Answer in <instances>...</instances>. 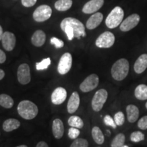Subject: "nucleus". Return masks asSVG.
I'll return each instance as SVG.
<instances>
[{"instance_id": "1", "label": "nucleus", "mask_w": 147, "mask_h": 147, "mask_svg": "<svg viewBox=\"0 0 147 147\" xmlns=\"http://www.w3.org/2000/svg\"><path fill=\"white\" fill-rule=\"evenodd\" d=\"M129 70V63L126 59L117 60L112 66V77L117 81H121L127 76Z\"/></svg>"}, {"instance_id": "2", "label": "nucleus", "mask_w": 147, "mask_h": 147, "mask_svg": "<svg viewBox=\"0 0 147 147\" xmlns=\"http://www.w3.org/2000/svg\"><path fill=\"white\" fill-rule=\"evenodd\" d=\"M18 113L22 118L26 120H32L38 115V108L34 102L29 100H23L18 104Z\"/></svg>"}, {"instance_id": "3", "label": "nucleus", "mask_w": 147, "mask_h": 147, "mask_svg": "<svg viewBox=\"0 0 147 147\" xmlns=\"http://www.w3.org/2000/svg\"><path fill=\"white\" fill-rule=\"evenodd\" d=\"M65 26H69L74 31V38L80 39L81 37L86 36L85 27L82 22L79 20L72 17H67L64 18L61 23V29Z\"/></svg>"}, {"instance_id": "4", "label": "nucleus", "mask_w": 147, "mask_h": 147, "mask_svg": "<svg viewBox=\"0 0 147 147\" xmlns=\"http://www.w3.org/2000/svg\"><path fill=\"white\" fill-rule=\"evenodd\" d=\"M124 16V11L121 7L117 6L108 14L106 19V25L110 29H115L121 25Z\"/></svg>"}, {"instance_id": "5", "label": "nucleus", "mask_w": 147, "mask_h": 147, "mask_svg": "<svg viewBox=\"0 0 147 147\" xmlns=\"http://www.w3.org/2000/svg\"><path fill=\"white\" fill-rule=\"evenodd\" d=\"M108 92L106 89H101L95 93L91 101V107L95 112H100L103 108L108 99Z\"/></svg>"}, {"instance_id": "6", "label": "nucleus", "mask_w": 147, "mask_h": 147, "mask_svg": "<svg viewBox=\"0 0 147 147\" xmlns=\"http://www.w3.org/2000/svg\"><path fill=\"white\" fill-rule=\"evenodd\" d=\"M52 15V9L48 5H41L38 7L33 14L34 21L38 23L49 20Z\"/></svg>"}, {"instance_id": "7", "label": "nucleus", "mask_w": 147, "mask_h": 147, "mask_svg": "<svg viewBox=\"0 0 147 147\" xmlns=\"http://www.w3.org/2000/svg\"><path fill=\"white\" fill-rule=\"evenodd\" d=\"M115 42V35L110 32H105L97 38L95 41V45L101 49H108L113 47Z\"/></svg>"}, {"instance_id": "8", "label": "nucleus", "mask_w": 147, "mask_h": 147, "mask_svg": "<svg viewBox=\"0 0 147 147\" xmlns=\"http://www.w3.org/2000/svg\"><path fill=\"white\" fill-rule=\"evenodd\" d=\"M99 84V77L95 74H92L87 76L80 84V89L84 93L93 91Z\"/></svg>"}, {"instance_id": "9", "label": "nucleus", "mask_w": 147, "mask_h": 147, "mask_svg": "<svg viewBox=\"0 0 147 147\" xmlns=\"http://www.w3.org/2000/svg\"><path fill=\"white\" fill-rule=\"evenodd\" d=\"M72 65V56L69 53H65L61 57L58 63V72L61 75L66 74L70 70Z\"/></svg>"}, {"instance_id": "10", "label": "nucleus", "mask_w": 147, "mask_h": 147, "mask_svg": "<svg viewBox=\"0 0 147 147\" xmlns=\"http://www.w3.org/2000/svg\"><path fill=\"white\" fill-rule=\"evenodd\" d=\"M140 21V16L138 14H133L127 17L120 25L121 31L123 32H127L131 30L134 27L138 25Z\"/></svg>"}, {"instance_id": "11", "label": "nucleus", "mask_w": 147, "mask_h": 147, "mask_svg": "<svg viewBox=\"0 0 147 147\" xmlns=\"http://www.w3.org/2000/svg\"><path fill=\"white\" fill-rule=\"evenodd\" d=\"M18 81L21 84L25 85L31 81L30 68L28 64L23 63L19 65L17 70Z\"/></svg>"}, {"instance_id": "12", "label": "nucleus", "mask_w": 147, "mask_h": 147, "mask_svg": "<svg viewBox=\"0 0 147 147\" xmlns=\"http://www.w3.org/2000/svg\"><path fill=\"white\" fill-rule=\"evenodd\" d=\"M1 42L3 49L5 51H12L16 45V37L13 33L5 32L3 34Z\"/></svg>"}, {"instance_id": "13", "label": "nucleus", "mask_w": 147, "mask_h": 147, "mask_svg": "<svg viewBox=\"0 0 147 147\" xmlns=\"http://www.w3.org/2000/svg\"><path fill=\"white\" fill-rule=\"evenodd\" d=\"M104 3V0H90L84 4L82 8V12L84 14L95 13L102 8Z\"/></svg>"}, {"instance_id": "14", "label": "nucleus", "mask_w": 147, "mask_h": 147, "mask_svg": "<svg viewBox=\"0 0 147 147\" xmlns=\"http://www.w3.org/2000/svg\"><path fill=\"white\" fill-rule=\"evenodd\" d=\"M67 97V91L63 87H57L54 90L51 95V101L55 105L63 104Z\"/></svg>"}, {"instance_id": "15", "label": "nucleus", "mask_w": 147, "mask_h": 147, "mask_svg": "<svg viewBox=\"0 0 147 147\" xmlns=\"http://www.w3.org/2000/svg\"><path fill=\"white\" fill-rule=\"evenodd\" d=\"M80 96H79L78 92H73L72 94L69 97L68 102H67V112L69 114H73L78 110L80 105Z\"/></svg>"}, {"instance_id": "16", "label": "nucleus", "mask_w": 147, "mask_h": 147, "mask_svg": "<svg viewBox=\"0 0 147 147\" xmlns=\"http://www.w3.org/2000/svg\"><path fill=\"white\" fill-rule=\"evenodd\" d=\"M103 18L104 16L101 12H95L87 20L86 27L89 30L94 29L100 25L103 21Z\"/></svg>"}, {"instance_id": "17", "label": "nucleus", "mask_w": 147, "mask_h": 147, "mask_svg": "<svg viewBox=\"0 0 147 147\" xmlns=\"http://www.w3.org/2000/svg\"><path fill=\"white\" fill-rule=\"evenodd\" d=\"M147 68V54H142L137 59L134 65L136 73L142 74Z\"/></svg>"}, {"instance_id": "18", "label": "nucleus", "mask_w": 147, "mask_h": 147, "mask_svg": "<svg viewBox=\"0 0 147 147\" xmlns=\"http://www.w3.org/2000/svg\"><path fill=\"white\" fill-rule=\"evenodd\" d=\"M127 120L131 123H134L138 119L140 111L138 108L134 104H129L126 107Z\"/></svg>"}, {"instance_id": "19", "label": "nucleus", "mask_w": 147, "mask_h": 147, "mask_svg": "<svg viewBox=\"0 0 147 147\" xmlns=\"http://www.w3.org/2000/svg\"><path fill=\"white\" fill-rule=\"evenodd\" d=\"M52 131L54 137L56 139L61 138L64 134V126L62 121L59 119H56L53 121Z\"/></svg>"}, {"instance_id": "20", "label": "nucleus", "mask_w": 147, "mask_h": 147, "mask_svg": "<svg viewBox=\"0 0 147 147\" xmlns=\"http://www.w3.org/2000/svg\"><path fill=\"white\" fill-rule=\"evenodd\" d=\"M46 34L42 30H37L34 33L32 37L33 45L36 47H40L44 45L46 41Z\"/></svg>"}, {"instance_id": "21", "label": "nucleus", "mask_w": 147, "mask_h": 147, "mask_svg": "<svg viewBox=\"0 0 147 147\" xmlns=\"http://www.w3.org/2000/svg\"><path fill=\"white\" fill-rule=\"evenodd\" d=\"M21 125L20 121L15 119H8L3 123V129L6 132H10L15 130Z\"/></svg>"}, {"instance_id": "22", "label": "nucleus", "mask_w": 147, "mask_h": 147, "mask_svg": "<svg viewBox=\"0 0 147 147\" xmlns=\"http://www.w3.org/2000/svg\"><path fill=\"white\" fill-rule=\"evenodd\" d=\"M134 95L139 100H147V85L139 84L134 91Z\"/></svg>"}, {"instance_id": "23", "label": "nucleus", "mask_w": 147, "mask_h": 147, "mask_svg": "<svg viewBox=\"0 0 147 147\" xmlns=\"http://www.w3.org/2000/svg\"><path fill=\"white\" fill-rule=\"evenodd\" d=\"M93 140L97 144H102L104 142V136L100 128L97 126L93 127L91 131Z\"/></svg>"}, {"instance_id": "24", "label": "nucleus", "mask_w": 147, "mask_h": 147, "mask_svg": "<svg viewBox=\"0 0 147 147\" xmlns=\"http://www.w3.org/2000/svg\"><path fill=\"white\" fill-rule=\"evenodd\" d=\"M72 0H57L55 3V8L60 12L68 10L72 5Z\"/></svg>"}, {"instance_id": "25", "label": "nucleus", "mask_w": 147, "mask_h": 147, "mask_svg": "<svg viewBox=\"0 0 147 147\" xmlns=\"http://www.w3.org/2000/svg\"><path fill=\"white\" fill-rule=\"evenodd\" d=\"M14 105V100L7 94L0 95V106L5 108H11Z\"/></svg>"}, {"instance_id": "26", "label": "nucleus", "mask_w": 147, "mask_h": 147, "mask_svg": "<svg viewBox=\"0 0 147 147\" xmlns=\"http://www.w3.org/2000/svg\"><path fill=\"white\" fill-rule=\"evenodd\" d=\"M68 124L70 127L82 129L84 127V122L78 116H71L68 119Z\"/></svg>"}, {"instance_id": "27", "label": "nucleus", "mask_w": 147, "mask_h": 147, "mask_svg": "<svg viewBox=\"0 0 147 147\" xmlns=\"http://www.w3.org/2000/svg\"><path fill=\"white\" fill-rule=\"evenodd\" d=\"M125 141V136L123 134L120 133L117 134L111 142V147H121L124 145Z\"/></svg>"}, {"instance_id": "28", "label": "nucleus", "mask_w": 147, "mask_h": 147, "mask_svg": "<svg viewBox=\"0 0 147 147\" xmlns=\"http://www.w3.org/2000/svg\"><path fill=\"white\" fill-rule=\"evenodd\" d=\"M145 138L144 134L142 132L140 131H136L132 132L131 136H130V140L133 142H139L143 141Z\"/></svg>"}, {"instance_id": "29", "label": "nucleus", "mask_w": 147, "mask_h": 147, "mask_svg": "<svg viewBox=\"0 0 147 147\" xmlns=\"http://www.w3.org/2000/svg\"><path fill=\"white\" fill-rule=\"evenodd\" d=\"M51 61L49 57L44 59L42 61L36 63V69L37 70H44V69H47L49 66L51 65Z\"/></svg>"}, {"instance_id": "30", "label": "nucleus", "mask_w": 147, "mask_h": 147, "mask_svg": "<svg viewBox=\"0 0 147 147\" xmlns=\"http://www.w3.org/2000/svg\"><path fill=\"white\" fill-rule=\"evenodd\" d=\"M89 142L84 138H76L71 143L70 147H88Z\"/></svg>"}, {"instance_id": "31", "label": "nucleus", "mask_w": 147, "mask_h": 147, "mask_svg": "<svg viewBox=\"0 0 147 147\" xmlns=\"http://www.w3.org/2000/svg\"><path fill=\"white\" fill-rule=\"evenodd\" d=\"M114 120L115 121V123L117 125L121 126L124 124L125 123V116L122 112L119 111L115 115L114 117Z\"/></svg>"}, {"instance_id": "32", "label": "nucleus", "mask_w": 147, "mask_h": 147, "mask_svg": "<svg viewBox=\"0 0 147 147\" xmlns=\"http://www.w3.org/2000/svg\"><path fill=\"white\" fill-rule=\"evenodd\" d=\"M80 130L78 128L71 127L68 130V136L71 139H76L78 137V136L80 135Z\"/></svg>"}, {"instance_id": "33", "label": "nucleus", "mask_w": 147, "mask_h": 147, "mask_svg": "<svg viewBox=\"0 0 147 147\" xmlns=\"http://www.w3.org/2000/svg\"><path fill=\"white\" fill-rule=\"evenodd\" d=\"M104 123H105L106 125L110 126L114 129L117 128V125L115 123V121L114 119L110 117V115H106L104 118Z\"/></svg>"}, {"instance_id": "34", "label": "nucleus", "mask_w": 147, "mask_h": 147, "mask_svg": "<svg viewBox=\"0 0 147 147\" xmlns=\"http://www.w3.org/2000/svg\"><path fill=\"white\" fill-rule=\"evenodd\" d=\"M51 43L55 47L56 49H61V48L63 47L64 42L61 40L58 39V38L53 37L51 39Z\"/></svg>"}, {"instance_id": "35", "label": "nucleus", "mask_w": 147, "mask_h": 147, "mask_svg": "<svg viewBox=\"0 0 147 147\" xmlns=\"http://www.w3.org/2000/svg\"><path fill=\"white\" fill-rule=\"evenodd\" d=\"M138 127L142 130L147 129V116H144L138 122Z\"/></svg>"}, {"instance_id": "36", "label": "nucleus", "mask_w": 147, "mask_h": 147, "mask_svg": "<svg viewBox=\"0 0 147 147\" xmlns=\"http://www.w3.org/2000/svg\"><path fill=\"white\" fill-rule=\"evenodd\" d=\"M37 2V0H21V3L23 6L29 8V7H32L36 4Z\"/></svg>"}, {"instance_id": "37", "label": "nucleus", "mask_w": 147, "mask_h": 147, "mask_svg": "<svg viewBox=\"0 0 147 147\" xmlns=\"http://www.w3.org/2000/svg\"><path fill=\"white\" fill-rule=\"evenodd\" d=\"M6 60V55L2 50L0 49V63H3Z\"/></svg>"}, {"instance_id": "38", "label": "nucleus", "mask_w": 147, "mask_h": 147, "mask_svg": "<svg viewBox=\"0 0 147 147\" xmlns=\"http://www.w3.org/2000/svg\"><path fill=\"white\" fill-rule=\"evenodd\" d=\"M36 147H49V145L47 144V142H44V141H41L38 143V144L36 145Z\"/></svg>"}, {"instance_id": "39", "label": "nucleus", "mask_w": 147, "mask_h": 147, "mask_svg": "<svg viewBox=\"0 0 147 147\" xmlns=\"http://www.w3.org/2000/svg\"><path fill=\"white\" fill-rule=\"evenodd\" d=\"M5 76V72L3 69H0V80H2V79L4 78Z\"/></svg>"}, {"instance_id": "40", "label": "nucleus", "mask_w": 147, "mask_h": 147, "mask_svg": "<svg viewBox=\"0 0 147 147\" xmlns=\"http://www.w3.org/2000/svg\"><path fill=\"white\" fill-rule=\"evenodd\" d=\"M3 29L2 27H1V25H0V40H1V39H2V37H3Z\"/></svg>"}, {"instance_id": "41", "label": "nucleus", "mask_w": 147, "mask_h": 147, "mask_svg": "<svg viewBox=\"0 0 147 147\" xmlns=\"http://www.w3.org/2000/svg\"><path fill=\"white\" fill-rule=\"evenodd\" d=\"M16 147H27V146H26V145H20V146H18Z\"/></svg>"}, {"instance_id": "42", "label": "nucleus", "mask_w": 147, "mask_h": 147, "mask_svg": "<svg viewBox=\"0 0 147 147\" xmlns=\"http://www.w3.org/2000/svg\"><path fill=\"white\" fill-rule=\"evenodd\" d=\"M107 133H108V135H110V130H107Z\"/></svg>"}, {"instance_id": "43", "label": "nucleus", "mask_w": 147, "mask_h": 147, "mask_svg": "<svg viewBox=\"0 0 147 147\" xmlns=\"http://www.w3.org/2000/svg\"><path fill=\"white\" fill-rule=\"evenodd\" d=\"M121 147H129V146H127V145H123V146H121Z\"/></svg>"}, {"instance_id": "44", "label": "nucleus", "mask_w": 147, "mask_h": 147, "mask_svg": "<svg viewBox=\"0 0 147 147\" xmlns=\"http://www.w3.org/2000/svg\"><path fill=\"white\" fill-rule=\"evenodd\" d=\"M145 107H146V108L147 109V102L146 103V104H145Z\"/></svg>"}, {"instance_id": "45", "label": "nucleus", "mask_w": 147, "mask_h": 147, "mask_svg": "<svg viewBox=\"0 0 147 147\" xmlns=\"http://www.w3.org/2000/svg\"><path fill=\"white\" fill-rule=\"evenodd\" d=\"M98 147H100V146H98Z\"/></svg>"}]
</instances>
